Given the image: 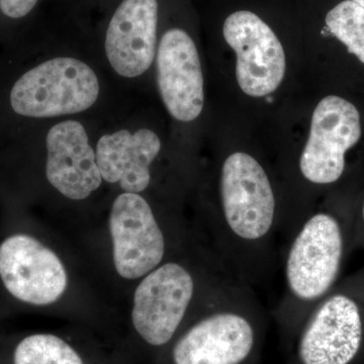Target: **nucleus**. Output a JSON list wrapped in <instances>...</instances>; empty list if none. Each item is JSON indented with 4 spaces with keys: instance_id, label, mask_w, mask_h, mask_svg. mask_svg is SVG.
Listing matches in <instances>:
<instances>
[{
    "instance_id": "3",
    "label": "nucleus",
    "mask_w": 364,
    "mask_h": 364,
    "mask_svg": "<svg viewBox=\"0 0 364 364\" xmlns=\"http://www.w3.org/2000/svg\"><path fill=\"white\" fill-rule=\"evenodd\" d=\"M286 242L284 293L275 315L282 325L299 331L338 279L346 244L343 225L328 210L310 212Z\"/></svg>"
},
{
    "instance_id": "1",
    "label": "nucleus",
    "mask_w": 364,
    "mask_h": 364,
    "mask_svg": "<svg viewBox=\"0 0 364 364\" xmlns=\"http://www.w3.org/2000/svg\"><path fill=\"white\" fill-rule=\"evenodd\" d=\"M105 72L97 59L80 54H0V141L95 114L109 97Z\"/></svg>"
},
{
    "instance_id": "4",
    "label": "nucleus",
    "mask_w": 364,
    "mask_h": 364,
    "mask_svg": "<svg viewBox=\"0 0 364 364\" xmlns=\"http://www.w3.org/2000/svg\"><path fill=\"white\" fill-rule=\"evenodd\" d=\"M263 309L252 287L234 282L172 348L173 364H246L259 342Z\"/></svg>"
},
{
    "instance_id": "6",
    "label": "nucleus",
    "mask_w": 364,
    "mask_h": 364,
    "mask_svg": "<svg viewBox=\"0 0 364 364\" xmlns=\"http://www.w3.org/2000/svg\"><path fill=\"white\" fill-rule=\"evenodd\" d=\"M18 141L42 151L46 181L73 202L90 198L104 183L93 136L85 117L58 119L1 141Z\"/></svg>"
},
{
    "instance_id": "13",
    "label": "nucleus",
    "mask_w": 364,
    "mask_h": 364,
    "mask_svg": "<svg viewBox=\"0 0 364 364\" xmlns=\"http://www.w3.org/2000/svg\"><path fill=\"white\" fill-rule=\"evenodd\" d=\"M224 38L236 53V77L249 97L274 92L286 74V54L269 26L251 11L232 14L225 21Z\"/></svg>"
},
{
    "instance_id": "5",
    "label": "nucleus",
    "mask_w": 364,
    "mask_h": 364,
    "mask_svg": "<svg viewBox=\"0 0 364 364\" xmlns=\"http://www.w3.org/2000/svg\"><path fill=\"white\" fill-rule=\"evenodd\" d=\"M236 280L223 265L198 274L181 261L163 262L136 289L134 328L146 343L164 346L174 338L198 299L214 298Z\"/></svg>"
},
{
    "instance_id": "16",
    "label": "nucleus",
    "mask_w": 364,
    "mask_h": 364,
    "mask_svg": "<svg viewBox=\"0 0 364 364\" xmlns=\"http://www.w3.org/2000/svg\"><path fill=\"white\" fill-rule=\"evenodd\" d=\"M326 25L348 52L364 64V9L345 0L327 14Z\"/></svg>"
},
{
    "instance_id": "7",
    "label": "nucleus",
    "mask_w": 364,
    "mask_h": 364,
    "mask_svg": "<svg viewBox=\"0 0 364 364\" xmlns=\"http://www.w3.org/2000/svg\"><path fill=\"white\" fill-rule=\"evenodd\" d=\"M158 18L157 0H122L114 9L97 57L112 80L136 85L154 66Z\"/></svg>"
},
{
    "instance_id": "17",
    "label": "nucleus",
    "mask_w": 364,
    "mask_h": 364,
    "mask_svg": "<svg viewBox=\"0 0 364 364\" xmlns=\"http://www.w3.org/2000/svg\"><path fill=\"white\" fill-rule=\"evenodd\" d=\"M40 0H0V14L9 21L23 20L33 13Z\"/></svg>"
},
{
    "instance_id": "8",
    "label": "nucleus",
    "mask_w": 364,
    "mask_h": 364,
    "mask_svg": "<svg viewBox=\"0 0 364 364\" xmlns=\"http://www.w3.org/2000/svg\"><path fill=\"white\" fill-rule=\"evenodd\" d=\"M346 291L325 296L299 330V364H350L363 342L364 313Z\"/></svg>"
},
{
    "instance_id": "12",
    "label": "nucleus",
    "mask_w": 364,
    "mask_h": 364,
    "mask_svg": "<svg viewBox=\"0 0 364 364\" xmlns=\"http://www.w3.org/2000/svg\"><path fill=\"white\" fill-rule=\"evenodd\" d=\"M98 168L107 183L122 193H143L152 182V166L161 154L162 141L150 127L132 117L92 133Z\"/></svg>"
},
{
    "instance_id": "15",
    "label": "nucleus",
    "mask_w": 364,
    "mask_h": 364,
    "mask_svg": "<svg viewBox=\"0 0 364 364\" xmlns=\"http://www.w3.org/2000/svg\"><path fill=\"white\" fill-rule=\"evenodd\" d=\"M9 364H85L63 339L53 334L36 333L18 340L9 355Z\"/></svg>"
},
{
    "instance_id": "2",
    "label": "nucleus",
    "mask_w": 364,
    "mask_h": 364,
    "mask_svg": "<svg viewBox=\"0 0 364 364\" xmlns=\"http://www.w3.org/2000/svg\"><path fill=\"white\" fill-rule=\"evenodd\" d=\"M215 257L235 279L252 287L272 273L282 210L269 174L249 153L225 158L210 220Z\"/></svg>"
},
{
    "instance_id": "18",
    "label": "nucleus",
    "mask_w": 364,
    "mask_h": 364,
    "mask_svg": "<svg viewBox=\"0 0 364 364\" xmlns=\"http://www.w3.org/2000/svg\"><path fill=\"white\" fill-rule=\"evenodd\" d=\"M349 1L353 2V4H358V6L364 9V0H349Z\"/></svg>"
},
{
    "instance_id": "10",
    "label": "nucleus",
    "mask_w": 364,
    "mask_h": 364,
    "mask_svg": "<svg viewBox=\"0 0 364 364\" xmlns=\"http://www.w3.org/2000/svg\"><path fill=\"white\" fill-rule=\"evenodd\" d=\"M109 231L117 273L127 279L146 277L164 262L168 240L148 200L122 193L112 202Z\"/></svg>"
},
{
    "instance_id": "11",
    "label": "nucleus",
    "mask_w": 364,
    "mask_h": 364,
    "mask_svg": "<svg viewBox=\"0 0 364 364\" xmlns=\"http://www.w3.org/2000/svg\"><path fill=\"white\" fill-rule=\"evenodd\" d=\"M0 282L21 303L48 306L65 293L67 273L54 251L36 237L14 233L0 242Z\"/></svg>"
},
{
    "instance_id": "9",
    "label": "nucleus",
    "mask_w": 364,
    "mask_h": 364,
    "mask_svg": "<svg viewBox=\"0 0 364 364\" xmlns=\"http://www.w3.org/2000/svg\"><path fill=\"white\" fill-rule=\"evenodd\" d=\"M361 138L358 109L337 95L318 102L310 135L299 158V173L309 186L335 183L343 176L345 154Z\"/></svg>"
},
{
    "instance_id": "19",
    "label": "nucleus",
    "mask_w": 364,
    "mask_h": 364,
    "mask_svg": "<svg viewBox=\"0 0 364 364\" xmlns=\"http://www.w3.org/2000/svg\"><path fill=\"white\" fill-rule=\"evenodd\" d=\"M361 222H363V229H364V200L363 203V208H361Z\"/></svg>"
},
{
    "instance_id": "14",
    "label": "nucleus",
    "mask_w": 364,
    "mask_h": 364,
    "mask_svg": "<svg viewBox=\"0 0 364 364\" xmlns=\"http://www.w3.org/2000/svg\"><path fill=\"white\" fill-rule=\"evenodd\" d=\"M155 73L160 97L171 117L191 123L205 105L202 61L195 41L182 28L163 33L158 42Z\"/></svg>"
}]
</instances>
